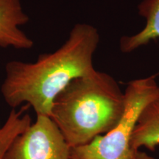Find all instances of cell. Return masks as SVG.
I'll return each mask as SVG.
<instances>
[{"label": "cell", "instance_id": "obj_9", "mask_svg": "<svg viewBox=\"0 0 159 159\" xmlns=\"http://www.w3.org/2000/svg\"><path fill=\"white\" fill-rule=\"evenodd\" d=\"M130 159H155L153 157L149 156L146 152H142L140 150H137L133 155Z\"/></svg>", "mask_w": 159, "mask_h": 159}, {"label": "cell", "instance_id": "obj_6", "mask_svg": "<svg viewBox=\"0 0 159 159\" xmlns=\"http://www.w3.org/2000/svg\"><path fill=\"white\" fill-rule=\"evenodd\" d=\"M138 12L144 19V26L136 33L121 38L119 48L123 53L133 52L159 39V0H142L138 5ZM156 75L158 76L159 72Z\"/></svg>", "mask_w": 159, "mask_h": 159}, {"label": "cell", "instance_id": "obj_2", "mask_svg": "<svg viewBox=\"0 0 159 159\" xmlns=\"http://www.w3.org/2000/svg\"><path fill=\"white\" fill-rule=\"evenodd\" d=\"M125 91L108 73L95 69L73 80L54 100L50 118L70 148L91 142L117 124L124 112Z\"/></svg>", "mask_w": 159, "mask_h": 159}, {"label": "cell", "instance_id": "obj_4", "mask_svg": "<svg viewBox=\"0 0 159 159\" xmlns=\"http://www.w3.org/2000/svg\"><path fill=\"white\" fill-rule=\"evenodd\" d=\"M70 150L52 119L37 116L13 141L4 159H70Z\"/></svg>", "mask_w": 159, "mask_h": 159}, {"label": "cell", "instance_id": "obj_10", "mask_svg": "<svg viewBox=\"0 0 159 159\" xmlns=\"http://www.w3.org/2000/svg\"><path fill=\"white\" fill-rule=\"evenodd\" d=\"M2 126V125H1V124H0V127H1Z\"/></svg>", "mask_w": 159, "mask_h": 159}, {"label": "cell", "instance_id": "obj_1", "mask_svg": "<svg viewBox=\"0 0 159 159\" xmlns=\"http://www.w3.org/2000/svg\"><path fill=\"white\" fill-rule=\"evenodd\" d=\"M99 41L96 27L78 23L61 47L39 55L35 62L9 61L1 85L4 100L12 108L26 104L36 116H50L57 95L73 80L95 70L93 58Z\"/></svg>", "mask_w": 159, "mask_h": 159}, {"label": "cell", "instance_id": "obj_8", "mask_svg": "<svg viewBox=\"0 0 159 159\" xmlns=\"http://www.w3.org/2000/svg\"><path fill=\"white\" fill-rule=\"evenodd\" d=\"M26 105L21 110L12 108L3 125L0 127V159H4L13 141L32 124V119L28 114H25Z\"/></svg>", "mask_w": 159, "mask_h": 159}, {"label": "cell", "instance_id": "obj_7", "mask_svg": "<svg viewBox=\"0 0 159 159\" xmlns=\"http://www.w3.org/2000/svg\"><path fill=\"white\" fill-rule=\"evenodd\" d=\"M159 144V94L143 109L137 121L130 141L134 152L141 148L154 150Z\"/></svg>", "mask_w": 159, "mask_h": 159}, {"label": "cell", "instance_id": "obj_5", "mask_svg": "<svg viewBox=\"0 0 159 159\" xmlns=\"http://www.w3.org/2000/svg\"><path fill=\"white\" fill-rule=\"evenodd\" d=\"M29 20L21 0H0V47L31 49L33 41L20 28Z\"/></svg>", "mask_w": 159, "mask_h": 159}, {"label": "cell", "instance_id": "obj_3", "mask_svg": "<svg viewBox=\"0 0 159 159\" xmlns=\"http://www.w3.org/2000/svg\"><path fill=\"white\" fill-rule=\"evenodd\" d=\"M156 75L129 81L125 90L124 112L117 124L88 144L71 148L70 159H130V141L143 109L159 94Z\"/></svg>", "mask_w": 159, "mask_h": 159}]
</instances>
